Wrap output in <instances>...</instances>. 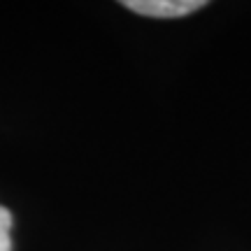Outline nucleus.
<instances>
[{
    "mask_svg": "<svg viewBox=\"0 0 251 251\" xmlns=\"http://www.w3.org/2000/svg\"><path fill=\"white\" fill-rule=\"evenodd\" d=\"M205 0H124L126 9H133L142 17L156 19H175L186 17L196 9L205 7Z\"/></svg>",
    "mask_w": 251,
    "mask_h": 251,
    "instance_id": "1",
    "label": "nucleus"
},
{
    "mask_svg": "<svg viewBox=\"0 0 251 251\" xmlns=\"http://www.w3.org/2000/svg\"><path fill=\"white\" fill-rule=\"evenodd\" d=\"M9 230H12V212L0 205V251H12Z\"/></svg>",
    "mask_w": 251,
    "mask_h": 251,
    "instance_id": "2",
    "label": "nucleus"
}]
</instances>
